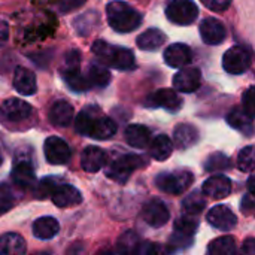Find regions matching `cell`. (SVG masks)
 Returning <instances> with one entry per match:
<instances>
[{"instance_id": "1", "label": "cell", "mask_w": 255, "mask_h": 255, "mask_svg": "<svg viewBox=\"0 0 255 255\" xmlns=\"http://www.w3.org/2000/svg\"><path fill=\"white\" fill-rule=\"evenodd\" d=\"M91 51L102 64H106L117 70H133L136 69V58L128 48L115 46L105 40H96Z\"/></svg>"}, {"instance_id": "2", "label": "cell", "mask_w": 255, "mask_h": 255, "mask_svg": "<svg viewBox=\"0 0 255 255\" xmlns=\"http://www.w3.org/2000/svg\"><path fill=\"white\" fill-rule=\"evenodd\" d=\"M106 16L109 25L118 33H130L136 30L143 21L142 13L139 10H136L133 6L121 0L108 3Z\"/></svg>"}, {"instance_id": "3", "label": "cell", "mask_w": 255, "mask_h": 255, "mask_svg": "<svg viewBox=\"0 0 255 255\" xmlns=\"http://www.w3.org/2000/svg\"><path fill=\"white\" fill-rule=\"evenodd\" d=\"M146 166V160L136 154H126L120 158L111 161L106 167V176L118 184H126L131 173L137 169H142Z\"/></svg>"}, {"instance_id": "4", "label": "cell", "mask_w": 255, "mask_h": 255, "mask_svg": "<svg viewBox=\"0 0 255 255\" xmlns=\"http://www.w3.org/2000/svg\"><path fill=\"white\" fill-rule=\"evenodd\" d=\"M194 181V176L188 170L163 172L155 178V185L160 191L172 196L182 194Z\"/></svg>"}, {"instance_id": "5", "label": "cell", "mask_w": 255, "mask_h": 255, "mask_svg": "<svg viewBox=\"0 0 255 255\" xmlns=\"http://www.w3.org/2000/svg\"><path fill=\"white\" fill-rule=\"evenodd\" d=\"M253 63V52L245 45H236L226 51L223 57V67L230 75L245 73Z\"/></svg>"}, {"instance_id": "6", "label": "cell", "mask_w": 255, "mask_h": 255, "mask_svg": "<svg viewBox=\"0 0 255 255\" xmlns=\"http://www.w3.org/2000/svg\"><path fill=\"white\" fill-rule=\"evenodd\" d=\"M166 16L176 25H190L199 16V7L193 0H169Z\"/></svg>"}, {"instance_id": "7", "label": "cell", "mask_w": 255, "mask_h": 255, "mask_svg": "<svg viewBox=\"0 0 255 255\" xmlns=\"http://www.w3.org/2000/svg\"><path fill=\"white\" fill-rule=\"evenodd\" d=\"M43 154H45L46 161L54 166L67 164L72 157L70 146L67 145V142L64 139H61L58 136H51L45 140Z\"/></svg>"}, {"instance_id": "8", "label": "cell", "mask_w": 255, "mask_h": 255, "mask_svg": "<svg viewBox=\"0 0 255 255\" xmlns=\"http://www.w3.org/2000/svg\"><path fill=\"white\" fill-rule=\"evenodd\" d=\"M0 114L7 123L19 124V123L27 121L31 117L33 108H31V105H28L27 102H24L21 99H7L1 103Z\"/></svg>"}, {"instance_id": "9", "label": "cell", "mask_w": 255, "mask_h": 255, "mask_svg": "<svg viewBox=\"0 0 255 255\" xmlns=\"http://www.w3.org/2000/svg\"><path fill=\"white\" fill-rule=\"evenodd\" d=\"M10 178L16 187H22V188L31 187L36 182L33 158L16 155L12 172H10Z\"/></svg>"}, {"instance_id": "10", "label": "cell", "mask_w": 255, "mask_h": 255, "mask_svg": "<svg viewBox=\"0 0 255 255\" xmlns=\"http://www.w3.org/2000/svg\"><path fill=\"white\" fill-rule=\"evenodd\" d=\"M145 105L148 108H163L172 114H176L182 108V99L170 88H161L158 91L151 93L146 97Z\"/></svg>"}, {"instance_id": "11", "label": "cell", "mask_w": 255, "mask_h": 255, "mask_svg": "<svg viewBox=\"0 0 255 255\" xmlns=\"http://www.w3.org/2000/svg\"><path fill=\"white\" fill-rule=\"evenodd\" d=\"M142 218L148 226H151L154 229H158V227H163V226H166L169 223L170 212H169V208L166 206L164 202H161L158 199H152V200H149L148 203L143 205Z\"/></svg>"}, {"instance_id": "12", "label": "cell", "mask_w": 255, "mask_h": 255, "mask_svg": "<svg viewBox=\"0 0 255 255\" xmlns=\"http://www.w3.org/2000/svg\"><path fill=\"white\" fill-rule=\"evenodd\" d=\"M208 223L221 232H232L238 224V218L229 206L217 205L208 212Z\"/></svg>"}, {"instance_id": "13", "label": "cell", "mask_w": 255, "mask_h": 255, "mask_svg": "<svg viewBox=\"0 0 255 255\" xmlns=\"http://www.w3.org/2000/svg\"><path fill=\"white\" fill-rule=\"evenodd\" d=\"M202 72L197 67H182L173 78V88L181 93H194L200 88Z\"/></svg>"}, {"instance_id": "14", "label": "cell", "mask_w": 255, "mask_h": 255, "mask_svg": "<svg viewBox=\"0 0 255 255\" xmlns=\"http://www.w3.org/2000/svg\"><path fill=\"white\" fill-rule=\"evenodd\" d=\"M164 61L169 67L182 69L193 61V51L185 43H172L164 51Z\"/></svg>"}, {"instance_id": "15", "label": "cell", "mask_w": 255, "mask_h": 255, "mask_svg": "<svg viewBox=\"0 0 255 255\" xmlns=\"http://www.w3.org/2000/svg\"><path fill=\"white\" fill-rule=\"evenodd\" d=\"M200 36L208 45H220L227 37L226 25L217 18H206L200 24Z\"/></svg>"}, {"instance_id": "16", "label": "cell", "mask_w": 255, "mask_h": 255, "mask_svg": "<svg viewBox=\"0 0 255 255\" xmlns=\"http://www.w3.org/2000/svg\"><path fill=\"white\" fill-rule=\"evenodd\" d=\"M51 199L52 203L58 208H70L82 202V194L76 187L70 184H58L54 188Z\"/></svg>"}, {"instance_id": "17", "label": "cell", "mask_w": 255, "mask_h": 255, "mask_svg": "<svg viewBox=\"0 0 255 255\" xmlns=\"http://www.w3.org/2000/svg\"><path fill=\"white\" fill-rule=\"evenodd\" d=\"M118 127L115 124V121L109 117L100 115V112L93 118L90 128H88V137L97 139V140H108L112 136H115Z\"/></svg>"}, {"instance_id": "18", "label": "cell", "mask_w": 255, "mask_h": 255, "mask_svg": "<svg viewBox=\"0 0 255 255\" xmlns=\"http://www.w3.org/2000/svg\"><path fill=\"white\" fill-rule=\"evenodd\" d=\"M232 188H233L232 179H229L224 175H217L203 182L202 193L205 196H209L211 199L220 200V199H226L232 193Z\"/></svg>"}, {"instance_id": "19", "label": "cell", "mask_w": 255, "mask_h": 255, "mask_svg": "<svg viewBox=\"0 0 255 255\" xmlns=\"http://www.w3.org/2000/svg\"><path fill=\"white\" fill-rule=\"evenodd\" d=\"M73 115H75V109L69 102L57 100L51 106L48 117H49L51 124H54L55 127H60V128H66V127H69L72 124Z\"/></svg>"}, {"instance_id": "20", "label": "cell", "mask_w": 255, "mask_h": 255, "mask_svg": "<svg viewBox=\"0 0 255 255\" xmlns=\"http://www.w3.org/2000/svg\"><path fill=\"white\" fill-rule=\"evenodd\" d=\"M106 152L99 146H87L81 154V167L88 173H96L106 164Z\"/></svg>"}, {"instance_id": "21", "label": "cell", "mask_w": 255, "mask_h": 255, "mask_svg": "<svg viewBox=\"0 0 255 255\" xmlns=\"http://www.w3.org/2000/svg\"><path fill=\"white\" fill-rule=\"evenodd\" d=\"M13 88L22 96H33L37 91V81L31 70L18 66L13 73Z\"/></svg>"}, {"instance_id": "22", "label": "cell", "mask_w": 255, "mask_h": 255, "mask_svg": "<svg viewBox=\"0 0 255 255\" xmlns=\"http://www.w3.org/2000/svg\"><path fill=\"white\" fill-rule=\"evenodd\" d=\"M227 123L242 131L247 136H253L254 134V117L251 114H248L242 106H238L235 109H232L227 115Z\"/></svg>"}, {"instance_id": "23", "label": "cell", "mask_w": 255, "mask_h": 255, "mask_svg": "<svg viewBox=\"0 0 255 255\" xmlns=\"http://www.w3.org/2000/svg\"><path fill=\"white\" fill-rule=\"evenodd\" d=\"M173 140L179 149H188L199 142V130L191 124H179L173 130Z\"/></svg>"}, {"instance_id": "24", "label": "cell", "mask_w": 255, "mask_h": 255, "mask_svg": "<svg viewBox=\"0 0 255 255\" xmlns=\"http://www.w3.org/2000/svg\"><path fill=\"white\" fill-rule=\"evenodd\" d=\"M31 230H33L34 238L42 239V241H49L58 235L60 224L54 217H40L33 223Z\"/></svg>"}, {"instance_id": "25", "label": "cell", "mask_w": 255, "mask_h": 255, "mask_svg": "<svg viewBox=\"0 0 255 255\" xmlns=\"http://www.w3.org/2000/svg\"><path fill=\"white\" fill-rule=\"evenodd\" d=\"M126 142L133 148L145 149L151 142V131L145 126L131 124L126 128Z\"/></svg>"}, {"instance_id": "26", "label": "cell", "mask_w": 255, "mask_h": 255, "mask_svg": "<svg viewBox=\"0 0 255 255\" xmlns=\"http://www.w3.org/2000/svg\"><path fill=\"white\" fill-rule=\"evenodd\" d=\"M90 88H105L111 82V72L102 63H91L85 72Z\"/></svg>"}, {"instance_id": "27", "label": "cell", "mask_w": 255, "mask_h": 255, "mask_svg": "<svg viewBox=\"0 0 255 255\" xmlns=\"http://www.w3.org/2000/svg\"><path fill=\"white\" fill-rule=\"evenodd\" d=\"M164 40L166 36L163 31H160L158 28H148L146 31L137 36L136 43L142 51H155L164 43Z\"/></svg>"}, {"instance_id": "28", "label": "cell", "mask_w": 255, "mask_h": 255, "mask_svg": "<svg viewBox=\"0 0 255 255\" xmlns=\"http://www.w3.org/2000/svg\"><path fill=\"white\" fill-rule=\"evenodd\" d=\"M25 253V241L16 233L0 236V255H21Z\"/></svg>"}, {"instance_id": "29", "label": "cell", "mask_w": 255, "mask_h": 255, "mask_svg": "<svg viewBox=\"0 0 255 255\" xmlns=\"http://www.w3.org/2000/svg\"><path fill=\"white\" fill-rule=\"evenodd\" d=\"M148 146H149V155L157 161H166L173 151L172 140L166 134L157 136L152 142H149Z\"/></svg>"}, {"instance_id": "30", "label": "cell", "mask_w": 255, "mask_h": 255, "mask_svg": "<svg viewBox=\"0 0 255 255\" xmlns=\"http://www.w3.org/2000/svg\"><path fill=\"white\" fill-rule=\"evenodd\" d=\"M63 79H64L66 85L75 93H84V91L90 90L87 78H85V75H82L79 72V69H64Z\"/></svg>"}, {"instance_id": "31", "label": "cell", "mask_w": 255, "mask_h": 255, "mask_svg": "<svg viewBox=\"0 0 255 255\" xmlns=\"http://www.w3.org/2000/svg\"><path fill=\"white\" fill-rule=\"evenodd\" d=\"M236 251V242L232 236L218 238L208 247V254L211 255H235Z\"/></svg>"}, {"instance_id": "32", "label": "cell", "mask_w": 255, "mask_h": 255, "mask_svg": "<svg viewBox=\"0 0 255 255\" xmlns=\"http://www.w3.org/2000/svg\"><path fill=\"white\" fill-rule=\"evenodd\" d=\"M100 112V109L97 106H87L84 108L76 120H75V131L79 133L81 136H87L88 134V128H90V124L93 121V118Z\"/></svg>"}, {"instance_id": "33", "label": "cell", "mask_w": 255, "mask_h": 255, "mask_svg": "<svg viewBox=\"0 0 255 255\" xmlns=\"http://www.w3.org/2000/svg\"><path fill=\"white\" fill-rule=\"evenodd\" d=\"M205 208H206V199L200 191H193L182 200V209L185 214L199 215L200 212H203Z\"/></svg>"}, {"instance_id": "34", "label": "cell", "mask_w": 255, "mask_h": 255, "mask_svg": "<svg viewBox=\"0 0 255 255\" xmlns=\"http://www.w3.org/2000/svg\"><path fill=\"white\" fill-rule=\"evenodd\" d=\"M73 24H75V30H76L78 34L87 36V34H90L99 25V15L94 10L87 12V13L78 16Z\"/></svg>"}, {"instance_id": "35", "label": "cell", "mask_w": 255, "mask_h": 255, "mask_svg": "<svg viewBox=\"0 0 255 255\" xmlns=\"http://www.w3.org/2000/svg\"><path fill=\"white\" fill-rule=\"evenodd\" d=\"M139 244H140V239L136 235V232L128 230L124 235H121V238L118 239L117 250H118V253H124V254H136Z\"/></svg>"}, {"instance_id": "36", "label": "cell", "mask_w": 255, "mask_h": 255, "mask_svg": "<svg viewBox=\"0 0 255 255\" xmlns=\"http://www.w3.org/2000/svg\"><path fill=\"white\" fill-rule=\"evenodd\" d=\"M230 167H232V160L223 152H214L205 161V169L208 172H223Z\"/></svg>"}, {"instance_id": "37", "label": "cell", "mask_w": 255, "mask_h": 255, "mask_svg": "<svg viewBox=\"0 0 255 255\" xmlns=\"http://www.w3.org/2000/svg\"><path fill=\"white\" fill-rule=\"evenodd\" d=\"M175 232H179V233H184V235H194V232L199 229V220L196 218V215H190V214H185L184 217H179L175 224Z\"/></svg>"}, {"instance_id": "38", "label": "cell", "mask_w": 255, "mask_h": 255, "mask_svg": "<svg viewBox=\"0 0 255 255\" xmlns=\"http://www.w3.org/2000/svg\"><path fill=\"white\" fill-rule=\"evenodd\" d=\"M254 146L248 145L245 146L238 157V167L241 172H247V173H253L254 172Z\"/></svg>"}, {"instance_id": "39", "label": "cell", "mask_w": 255, "mask_h": 255, "mask_svg": "<svg viewBox=\"0 0 255 255\" xmlns=\"http://www.w3.org/2000/svg\"><path fill=\"white\" fill-rule=\"evenodd\" d=\"M34 188H33V193H34V197L36 199H46V197H51L54 188L58 185L57 184V178H43L40 179L37 184H33Z\"/></svg>"}, {"instance_id": "40", "label": "cell", "mask_w": 255, "mask_h": 255, "mask_svg": "<svg viewBox=\"0 0 255 255\" xmlns=\"http://www.w3.org/2000/svg\"><path fill=\"white\" fill-rule=\"evenodd\" d=\"M193 236L191 235H184L179 232H175V235L169 239V251L176 253V251H182L187 250L193 245Z\"/></svg>"}, {"instance_id": "41", "label": "cell", "mask_w": 255, "mask_h": 255, "mask_svg": "<svg viewBox=\"0 0 255 255\" xmlns=\"http://www.w3.org/2000/svg\"><path fill=\"white\" fill-rule=\"evenodd\" d=\"M87 0H54L57 9L61 12V13H69V12H73L75 9L81 7Z\"/></svg>"}, {"instance_id": "42", "label": "cell", "mask_w": 255, "mask_h": 255, "mask_svg": "<svg viewBox=\"0 0 255 255\" xmlns=\"http://www.w3.org/2000/svg\"><path fill=\"white\" fill-rule=\"evenodd\" d=\"M81 54L78 49H70L64 57V69H79Z\"/></svg>"}, {"instance_id": "43", "label": "cell", "mask_w": 255, "mask_h": 255, "mask_svg": "<svg viewBox=\"0 0 255 255\" xmlns=\"http://www.w3.org/2000/svg\"><path fill=\"white\" fill-rule=\"evenodd\" d=\"M254 87H250L245 93H244V103H242V108L248 112V114H251L253 117H254V112H255V105H254Z\"/></svg>"}, {"instance_id": "44", "label": "cell", "mask_w": 255, "mask_h": 255, "mask_svg": "<svg viewBox=\"0 0 255 255\" xmlns=\"http://www.w3.org/2000/svg\"><path fill=\"white\" fill-rule=\"evenodd\" d=\"M202 3L214 12H224L230 6L232 0H202Z\"/></svg>"}, {"instance_id": "45", "label": "cell", "mask_w": 255, "mask_h": 255, "mask_svg": "<svg viewBox=\"0 0 255 255\" xmlns=\"http://www.w3.org/2000/svg\"><path fill=\"white\" fill-rule=\"evenodd\" d=\"M241 209H242L244 214H251L254 211V196H253V193L248 191V194L244 197V200L241 203Z\"/></svg>"}, {"instance_id": "46", "label": "cell", "mask_w": 255, "mask_h": 255, "mask_svg": "<svg viewBox=\"0 0 255 255\" xmlns=\"http://www.w3.org/2000/svg\"><path fill=\"white\" fill-rule=\"evenodd\" d=\"M158 251L160 250L154 244H151V242H140L137 250H136V254H155Z\"/></svg>"}, {"instance_id": "47", "label": "cell", "mask_w": 255, "mask_h": 255, "mask_svg": "<svg viewBox=\"0 0 255 255\" xmlns=\"http://www.w3.org/2000/svg\"><path fill=\"white\" fill-rule=\"evenodd\" d=\"M13 206V202L10 199H7L6 196H0V215L9 212Z\"/></svg>"}, {"instance_id": "48", "label": "cell", "mask_w": 255, "mask_h": 255, "mask_svg": "<svg viewBox=\"0 0 255 255\" xmlns=\"http://www.w3.org/2000/svg\"><path fill=\"white\" fill-rule=\"evenodd\" d=\"M9 37V25L6 21L0 19V45L4 43Z\"/></svg>"}, {"instance_id": "49", "label": "cell", "mask_w": 255, "mask_h": 255, "mask_svg": "<svg viewBox=\"0 0 255 255\" xmlns=\"http://www.w3.org/2000/svg\"><path fill=\"white\" fill-rule=\"evenodd\" d=\"M242 253L248 255L255 254V244L253 238H250V239H247V241H245V244H244V247H242Z\"/></svg>"}, {"instance_id": "50", "label": "cell", "mask_w": 255, "mask_h": 255, "mask_svg": "<svg viewBox=\"0 0 255 255\" xmlns=\"http://www.w3.org/2000/svg\"><path fill=\"white\" fill-rule=\"evenodd\" d=\"M253 182H254V176L251 175L250 179H248V191H250V193H253Z\"/></svg>"}, {"instance_id": "51", "label": "cell", "mask_w": 255, "mask_h": 255, "mask_svg": "<svg viewBox=\"0 0 255 255\" xmlns=\"http://www.w3.org/2000/svg\"><path fill=\"white\" fill-rule=\"evenodd\" d=\"M1 163H3V157H1V152H0V166H1Z\"/></svg>"}]
</instances>
